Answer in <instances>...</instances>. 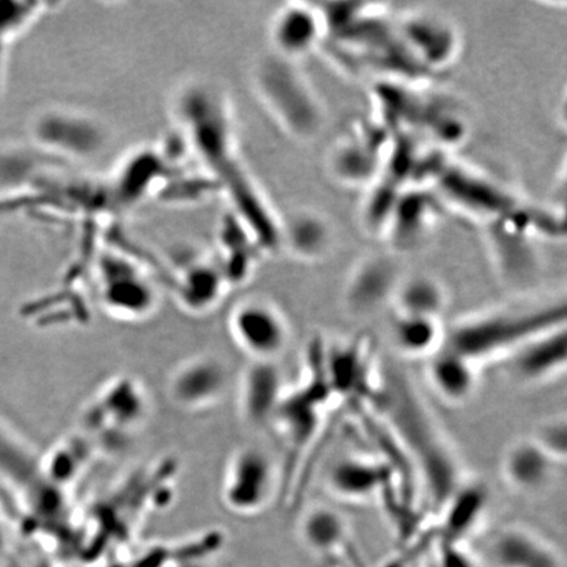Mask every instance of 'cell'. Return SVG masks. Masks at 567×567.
<instances>
[{
	"instance_id": "6da1fadb",
	"label": "cell",
	"mask_w": 567,
	"mask_h": 567,
	"mask_svg": "<svg viewBox=\"0 0 567 567\" xmlns=\"http://www.w3.org/2000/svg\"><path fill=\"white\" fill-rule=\"evenodd\" d=\"M174 115L255 243L264 250H278L281 223L239 157L228 97L215 84L188 82L175 95Z\"/></svg>"
},
{
	"instance_id": "7a4b0ae2",
	"label": "cell",
	"mask_w": 567,
	"mask_h": 567,
	"mask_svg": "<svg viewBox=\"0 0 567 567\" xmlns=\"http://www.w3.org/2000/svg\"><path fill=\"white\" fill-rule=\"evenodd\" d=\"M379 402L390 425L420 465L432 498L444 506L460 486L456 461L441 432L402 379L390 380Z\"/></svg>"
},
{
	"instance_id": "3957f363",
	"label": "cell",
	"mask_w": 567,
	"mask_h": 567,
	"mask_svg": "<svg viewBox=\"0 0 567 567\" xmlns=\"http://www.w3.org/2000/svg\"><path fill=\"white\" fill-rule=\"evenodd\" d=\"M421 183L434 189L443 203L453 205L488 226L534 224L543 217L540 210L528 207L498 183L445 157L443 153L425 157Z\"/></svg>"
},
{
	"instance_id": "277c9868",
	"label": "cell",
	"mask_w": 567,
	"mask_h": 567,
	"mask_svg": "<svg viewBox=\"0 0 567 567\" xmlns=\"http://www.w3.org/2000/svg\"><path fill=\"white\" fill-rule=\"evenodd\" d=\"M565 319L564 301L503 309L453 326L443 346L478 365L494 358H507L529 339L565 326Z\"/></svg>"
},
{
	"instance_id": "5b68a950",
	"label": "cell",
	"mask_w": 567,
	"mask_h": 567,
	"mask_svg": "<svg viewBox=\"0 0 567 567\" xmlns=\"http://www.w3.org/2000/svg\"><path fill=\"white\" fill-rule=\"evenodd\" d=\"M380 122L396 134L420 141L434 140L442 146L465 136V120L450 103L425 94L421 82L380 81L374 91Z\"/></svg>"
},
{
	"instance_id": "8992f818",
	"label": "cell",
	"mask_w": 567,
	"mask_h": 567,
	"mask_svg": "<svg viewBox=\"0 0 567 567\" xmlns=\"http://www.w3.org/2000/svg\"><path fill=\"white\" fill-rule=\"evenodd\" d=\"M255 87L290 136L308 141L322 131V105L293 61L275 53L266 56L255 70Z\"/></svg>"
},
{
	"instance_id": "52a82bcc",
	"label": "cell",
	"mask_w": 567,
	"mask_h": 567,
	"mask_svg": "<svg viewBox=\"0 0 567 567\" xmlns=\"http://www.w3.org/2000/svg\"><path fill=\"white\" fill-rule=\"evenodd\" d=\"M0 478L18 492L27 512L30 529L48 530L59 520L55 485L45 476L42 466L35 464L23 445L0 425Z\"/></svg>"
},
{
	"instance_id": "ba28073f",
	"label": "cell",
	"mask_w": 567,
	"mask_h": 567,
	"mask_svg": "<svg viewBox=\"0 0 567 567\" xmlns=\"http://www.w3.org/2000/svg\"><path fill=\"white\" fill-rule=\"evenodd\" d=\"M392 133L379 120L361 123L336 142L329 155V172L344 186L370 187L384 165Z\"/></svg>"
},
{
	"instance_id": "9c48e42d",
	"label": "cell",
	"mask_w": 567,
	"mask_h": 567,
	"mask_svg": "<svg viewBox=\"0 0 567 567\" xmlns=\"http://www.w3.org/2000/svg\"><path fill=\"white\" fill-rule=\"evenodd\" d=\"M275 486L272 458L258 446H244L226 466L221 488L224 505L234 514H259L271 502Z\"/></svg>"
},
{
	"instance_id": "30bf717a",
	"label": "cell",
	"mask_w": 567,
	"mask_h": 567,
	"mask_svg": "<svg viewBox=\"0 0 567 567\" xmlns=\"http://www.w3.org/2000/svg\"><path fill=\"white\" fill-rule=\"evenodd\" d=\"M97 288L104 308L120 318H145L158 302L157 288L144 269L116 254L99 261Z\"/></svg>"
},
{
	"instance_id": "8fae6325",
	"label": "cell",
	"mask_w": 567,
	"mask_h": 567,
	"mask_svg": "<svg viewBox=\"0 0 567 567\" xmlns=\"http://www.w3.org/2000/svg\"><path fill=\"white\" fill-rule=\"evenodd\" d=\"M395 24L411 60L425 78L441 73L457 59L461 38L449 19L429 11H414Z\"/></svg>"
},
{
	"instance_id": "7c38bea8",
	"label": "cell",
	"mask_w": 567,
	"mask_h": 567,
	"mask_svg": "<svg viewBox=\"0 0 567 567\" xmlns=\"http://www.w3.org/2000/svg\"><path fill=\"white\" fill-rule=\"evenodd\" d=\"M234 342L255 363H267L286 350L289 328L286 317L274 303L254 297L240 300L229 316Z\"/></svg>"
},
{
	"instance_id": "4fadbf2b",
	"label": "cell",
	"mask_w": 567,
	"mask_h": 567,
	"mask_svg": "<svg viewBox=\"0 0 567 567\" xmlns=\"http://www.w3.org/2000/svg\"><path fill=\"white\" fill-rule=\"evenodd\" d=\"M33 136L48 151L74 158L92 157L106 141L104 127L94 117L71 110L42 113L33 124Z\"/></svg>"
},
{
	"instance_id": "5bb4252c",
	"label": "cell",
	"mask_w": 567,
	"mask_h": 567,
	"mask_svg": "<svg viewBox=\"0 0 567 567\" xmlns=\"http://www.w3.org/2000/svg\"><path fill=\"white\" fill-rule=\"evenodd\" d=\"M299 534L303 547L324 567H365L353 549L349 524L337 509L310 508L302 516Z\"/></svg>"
},
{
	"instance_id": "9a60e30c",
	"label": "cell",
	"mask_w": 567,
	"mask_h": 567,
	"mask_svg": "<svg viewBox=\"0 0 567 567\" xmlns=\"http://www.w3.org/2000/svg\"><path fill=\"white\" fill-rule=\"evenodd\" d=\"M401 280L400 267L389 255H372L361 260L346 284L347 310L357 317L375 313L394 300Z\"/></svg>"
},
{
	"instance_id": "2e32d148",
	"label": "cell",
	"mask_w": 567,
	"mask_h": 567,
	"mask_svg": "<svg viewBox=\"0 0 567 567\" xmlns=\"http://www.w3.org/2000/svg\"><path fill=\"white\" fill-rule=\"evenodd\" d=\"M441 198L427 184L417 183L402 194L382 234L396 251H408L429 236L437 221Z\"/></svg>"
},
{
	"instance_id": "e0dca14e",
	"label": "cell",
	"mask_w": 567,
	"mask_h": 567,
	"mask_svg": "<svg viewBox=\"0 0 567 567\" xmlns=\"http://www.w3.org/2000/svg\"><path fill=\"white\" fill-rule=\"evenodd\" d=\"M274 53L297 61L316 51L326 38L324 19L317 4L288 3L271 21Z\"/></svg>"
},
{
	"instance_id": "ac0fdd59",
	"label": "cell",
	"mask_w": 567,
	"mask_h": 567,
	"mask_svg": "<svg viewBox=\"0 0 567 567\" xmlns=\"http://www.w3.org/2000/svg\"><path fill=\"white\" fill-rule=\"evenodd\" d=\"M484 557L488 567H566L564 556L547 538L517 526L496 532Z\"/></svg>"
},
{
	"instance_id": "d6986e66",
	"label": "cell",
	"mask_w": 567,
	"mask_h": 567,
	"mask_svg": "<svg viewBox=\"0 0 567 567\" xmlns=\"http://www.w3.org/2000/svg\"><path fill=\"white\" fill-rule=\"evenodd\" d=\"M507 359L509 373L526 384L556 378L565 371L567 361L566 326L529 339Z\"/></svg>"
},
{
	"instance_id": "ffe728a7",
	"label": "cell",
	"mask_w": 567,
	"mask_h": 567,
	"mask_svg": "<svg viewBox=\"0 0 567 567\" xmlns=\"http://www.w3.org/2000/svg\"><path fill=\"white\" fill-rule=\"evenodd\" d=\"M491 247L498 271L508 284L526 286L538 271L537 250L532 239L542 237L534 230L516 225H492Z\"/></svg>"
},
{
	"instance_id": "44dd1931",
	"label": "cell",
	"mask_w": 567,
	"mask_h": 567,
	"mask_svg": "<svg viewBox=\"0 0 567 567\" xmlns=\"http://www.w3.org/2000/svg\"><path fill=\"white\" fill-rule=\"evenodd\" d=\"M226 386L228 373L225 367L215 359L200 358L177 368L169 382V393L181 408L198 410L223 399Z\"/></svg>"
},
{
	"instance_id": "7402d4cb",
	"label": "cell",
	"mask_w": 567,
	"mask_h": 567,
	"mask_svg": "<svg viewBox=\"0 0 567 567\" xmlns=\"http://www.w3.org/2000/svg\"><path fill=\"white\" fill-rule=\"evenodd\" d=\"M318 389L308 386L301 392L282 395L271 417L293 450L303 449L316 435L321 421V392H330L329 389Z\"/></svg>"
},
{
	"instance_id": "603a6c76",
	"label": "cell",
	"mask_w": 567,
	"mask_h": 567,
	"mask_svg": "<svg viewBox=\"0 0 567 567\" xmlns=\"http://www.w3.org/2000/svg\"><path fill=\"white\" fill-rule=\"evenodd\" d=\"M389 473L378 461L344 457L331 466L328 485L340 499L365 502L375 498L384 488Z\"/></svg>"
},
{
	"instance_id": "cb8c5ba5",
	"label": "cell",
	"mask_w": 567,
	"mask_h": 567,
	"mask_svg": "<svg viewBox=\"0 0 567 567\" xmlns=\"http://www.w3.org/2000/svg\"><path fill=\"white\" fill-rule=\"evenodd\" d=\"M477 364L442 346L430 359L429 380L436 394L450 403L472 399L478 384Z\"/></svg>"
},
{
	"instance_id": "d4e9b609",
	"label": "cell",
	"mask_w": 567,
	"mask_h": 567,
	"mask_svg": "<svg viewBox=\"0 0 567 567\" xmlns=\"http://www.w3.org/2000/svg\"><path fill=\"white\" fill-rule=\"evenodd\" d=\"M556 465V461L530 437L509 446L502 466L508 485L515 491L536 493L550 484Z\"/></svg>"
},
{
	"instance_id": "484cf974",
	"label": "cell",
	"mask_w": 567,
	"mask_h": 567,
	"mask_svg": "<svg viewBox=\"0 0 567 567\" xmlns=\"http://www.w3.org/2000/svg\"><path fill=\"white\" fill-rule=\"evenodd\" d=\"M281 246L305 260L324 258L334 240L328 219L313 210L295 213L287 224H281Z\"/></svg>"
},
{
	"instance_id": "4316f807",
	"label": "cell",
	"mask_w": 567,
	"mask_h": 567,
	"mask_svg": "<svg viewBox=\"0 0 567 567\" xmlns=\"http://www.w3.org/2000/svg\"><path fill=\"white\" fill-rule=\"evenodd\" d=\"M487 493L480 486L458 487L445 503V515L436 542L467 544L484 517Z\"/></svg>"
},
{
	"instance_id": "83f0119b",
	"label": "cell",
	"mask_w": 567,
	"mask_h": 567,
	"mask_svg": "<svg viewBox=\"0 0 567 567\" xmlns=\"http://www.w3.org/2000/svg\"><path fill=\"white\" fill-rule=\"evenodd\" d=\"M282 395L281 378L272 361L255 363L245 378L243 399L246 415L259 423L271 420Z\"/></svg>"
},
{
	"instance_id": "f1b7e54d",
	"label": "cell",
	"mask_w": 567,
	"mask_h": 567,
	"mask_svg": "<svg viewBox=\"0 0 567 567\" xmlns=\"http://www.w3.org/2000/svg\"><path fill=\"white\" fill-rule=\"evenodd\" d=\"M390 334L396 349L410 358L432 357L444 342L441 319L396 313Z\"/></svg>"
},
{
	"instance_id": "f546056e",
	"label": "cell",
	"mask_w": 567,
	"mask_h": 567,
	"mask_svg": "<svg viewBox=\"0 0 567 567\" xmlns=\"http://www.w3.org/2000/svg\"><path fill=\"white\" fill-rule=\"evenodd\" d=\"M138 389L130 381L117 382L106 389L99 399L101 403L94 405L101 421L99 425L105 424V429L116 425V430L126 429L127 432L144 421L147 405L144 393Z\"/></svg>"
},
{
	"instance_id": "4dcf8cb0",
	"label": "cell",
	"mask_w": 567,
	"mask_h": 567,
	"mask_svg": "<svg viewBox=\"0 0 567 567\" xmlns=\"http://www.w3.org/2000/svg\"><path fill=\"white\" fill-rule=\"evenodd\" d=\"M393 302L396 313L441 319L446 293L441 281L429 275H415L402 278Z\"/></svg>"
},
{
	"instance_id": "1f68e13d",
	"label": "cell",
	"mask_w": 567,
	"mask_h": 567,
	"mask_svg": "<svg viewBox=\"0 0 567 567\" xmlns=\"http://www.w3.org/2000/svg\"><path fill=\"white\" fill-rule=\"evenodd\" d=\"M226 276L221 267L209 261H194L181 274L177 280L183 302L194 310H207L213 307L219 296L223 297Z\"/></svg>"
},
{
	"instance_id": "d6a6232c",
	"label": "cell",
	"mask_w": 567,
	"mask_h": 567,
	"mask_svg": "<svg viewBox=\"0 0 567 567\" xmlns=\"http://www.w3.org/2000/svg\"><path fill=\"white\" fill-rule=\"evenodd\" d=\"M368 372V361L360 346H343V349L337 350L330 354L328 365V379L326 384L331 390L344 394L357 393L363 386L365 374Z\"/></svg>"
},
{
	"instance_id": "836d02e7",
	"label": "cell",
	"mask_w": 567,
	"mask_h": 567,
	"mask_svg": "<svg viewBox=\"0 0 567 567\" xmlns=\"http://www.w3.org/2000/svg\"><path fill=\"white\" fill-rule=\"evenodd\" d=\"M44 11V3L0 2V83H2L7 52L12 42Z\"/></svg>"
},
{
	"instance_id": "e575fe53",
	"label": "cell",
	"mask_w": 567,
	"mask_h": 567,
	"mask_svg": "<svg viewBox=\"0 0 567 567\" xmlns=\"http://www.w3.org/2000/svg\"><path fill=\"white\" fill-rule=\"evenodd\" d=\"M532 441L547 452L557 464L563 463L567 456V422L565 417H555V420L538 425Z\"/></svg>"
},
{
	"instance_id": "d590c367",
	"label": "cell",
	"mask_w": 567,
	"mask_h": 567,
	"mask_svg": "<svg viewBox=\"0 0 567 567\" xmlns=\"http://www.w3.org/2000/svg\"><path fill=\"white\" fill-rule=\"evenodd\" d=\"M425 567H482L481 559L474 555L467 544L435 542Z\"/></svg>"
},
{
	"instance_id": "8d00e7d4",
	"label": "cell",
	"mask_w": 567,
	"mask_h": 567,
	"mask_svg": "<svg viewBox=\"0 0 567 567\" xmlns=\"http://www.w3.org/2000/svg\"><path fill=\"white\" fill-rule=\"evenodd\" d=\"M394 567H425L424 557L421 550L413 549L408 551L406 555L393 559Z\"/></svg>"
},
{
	"instance_id": "74e56055",
	"label": "cell",
	"mask_w": 567,
	"mask_h": 567,
	"mask_svg": "<svg viewBox=\"0 0 567 567\" xmlns=\"http://www.w3.org/2000/svg\"><path fill=\"white\" fill-rule=\"evenodd\" d=\"M9 529H7L4 517L2 512H0V559H2L6 556V553L9 551Z\"/></svg>"
},
{
	"instance_id": "f35d334b",
	"label": "cell",
	"mask_w": 567,
	"mask_h": 567,
	"mask_svg": "<svg viewBox=\"0 0 567 567\" xmlns=\"http://www.w3.org/2000/svg\"><path fill=\"white\" fill-rule=\"evenodd\" d=\"M382 567H394V565H393V563H392V561H390V563H388L386 565H384V566H382Z\"/></svg>"
}]
</instances>
